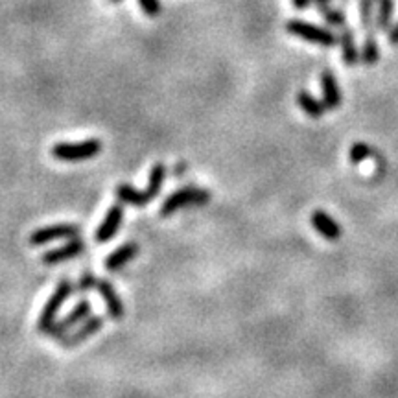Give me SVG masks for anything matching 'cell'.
<instances>
[{
	"instance_id": "6da1fadb",
	"label": "cell",
	"mask_w": 398,
	"mask_h": 398,
	"mask_svg": "<svg viewBox=\"0 0 398 398\" xmlns=\"http://www.w3.org/2000/svg\"><path fill=\"white\" fill-rule=\"evenodd\" d=\"M166 181V166L164 162H157L153 164L150 172V181L146 184L144 190L133 189L131 184H119L116 190H114V196L126 205H131V207H137V209H142L144 205L151 203L157 196L161 194L162 184Z\"/></svg>"
},
{
	"instance_id": "7a4b0ae2",
	"label": "cell",
	"mask_w": 398,
	"mask_h": 398,
	"mask_svg": "<svg viewBox=\"0 0 398 398\" xmlns=\"http://www.w3.org/2000/svg\"><path fill=\"white\" fill-rule=\"evenodd\" d=\"M210 201V192L205 189H198V187H184V189L175 190L173 194L168 196L162 203L159 214L162 218L175 214L178 210L187 209V207H201Z\"/></svg>"
},
{
	"instance_id": "3957f363",
	"label": "cell",
	"mask_w": 398,
	"mask_h": 398,
	"mask_svg": "<svg viewBox=\"0 0 398 398\" xmlns=\"http://www.w3.org/2000/svg\"><path fill=\"white\" fill-rule=\"evenodd\" d=\"M100 151H102V142L98 139L81 140V142H60L52 146V157L65 162L89 161L100 155Z\"/></svg>"
},
{
	"instance_id": "277c9868",
	"label": "cell",
	"mask_w": 398,
	"mask_h": 398,
	"mask_svg": "<svg viewBox=\"0 0 398 398\" xmlns=\"http://www.w3.org/2000/svg\"><path fill=\"white\" fill-rule=\"evenodd\" d=\"M72 290H74V286L72 282L67 279H63L60 284L55 286L54 293L50 295V299L46 301V304L41 310V315H39L37 321V330L39 332H49L50 327L55 323V318H58V313L63 308V304L67 302L70 295H72Z\"/></svg>"
},
{
	"instance_id": "5b68a950",
	"label": "cell",
	"mask_w": 398,
	"mask_h": 398,
	"mask_svg": "<svg viewBox=\"0 0 398 398\" xmlns=\"http://www.w3.org/2000/svg\"><path fill=\"white\" fill-rule=\"evenodd\" d=\"M286 32L290 35H295V37H301L302 41L323 46V49H332L338 43V39L330 30H325V28L310 24V22L295 21V19L286 22Z\"/></svg>"
},
{
	"instance_id": "8992f818",
	"label": "cell",
	"mask_w": 398,
	"mask_h": 398,
	"mask_svg": "<svg viewBox=\"0 0 398 398\" xmlns=\"http://www.w3.org/2000/svg\"><path fill=\"white\" fill-rule=\"evenodd\" d=\"M81 229L72 223H58V225H49L43 229H37L32 232L30 243L32 245H44V243L55 242V240H65V238H78Z\"/></svg>"
},
{
	"instance_id": "52a82bcc",
	"label": "cell",
	"mask_w": 398,
	"mask_h": 398,
	"mask_svg": "<svg viewBox=\"0 0 398 398\" xmlns=\"http://www.w3.org/2000/svg\"><path fill=\"white\" fill-rule=\"evenodd\" d=\"M91 312H92L91 301L78 302V304L74 306V310H72L67 318L61 319V321H55L46 334H50V336L55 339L63 338V336H65L70 329H74L76 325L83 323L85 319L91 318Z\"/></svg>"
},
{
	"instance_id": "ba28073f",
	"label": "cell",
	"mask_w": 398,
	"mask_h": 398,
	"mask_svg": "<svg viewBox=\"0 0 398 398\" xmlns=\"http://www.w3.org/2000/svg\"><path fill=\"white\" fill-rule=\"evenodd\" d=\"M105 323V319L102 315H96V318H89L83 321V325H80L78 329L74 330L72 334H65L63 338H60L58 341L61 343V347H65V349H74L78 345H81L83 341H87L89 338H92L94 334L100 332Z\"/></svg>"
},
{
	"instance_id": "9c48e42d",
	"label": "cell",
	"mask_w": 398,
	"mask_h": 398,
	"mask_svg": "<svg viewBox=\"0 0 398 398\" xmlns=\"http://www.w3.org/2000/svg\"><path fill=\"white\" fill-rule=\"evenodd\" d=\"M122 221H124V207L120 203L113 205L109 212L105 214L103 221L100 223L96 231V242L98 243H107L111 242L114 236H116V232L120 231V227H122Z\"/></svg>"
},
{
	"instance_id": "30bf717a",
	"label": "cell",
	"mask_w": 398,
	"mask_h": 398,
	"mask_svg": "<svg viewBox=\"0 0 398 398\" xmlns=\"http://www.w3.org/2000/svg\"><path fill=\"white\" fill-rule=\"evenodd\" d=\"M83 249H85V243L81 242L80 238H70V242L65 243V245H61L58 249H52L49 253L43 254V264L46 266H55L60 264V262H67L70 259H76V257H80L83 253Z\"/></svg>"
},
{
	"instance_id": "8fae6325",
	"label": "cell",
	"mask_w": 398,
	"mask_h": 398,
	"mask_svg": "<svg viewBox=\"0 0 398 398\" xmlns=\"http://www.w3.org/2000/svg\"><path fill=\"white\" fill-rule=\"evenodd\" d=\"M96 290L98 293H100V297L103 299V302H105V306H107L109 318L114 319V321H119V319L124 318V302H122V299L119 297V293H116V290L113 288V284L107 282V280L98 279Z\"/></svg>"
},
{
	"instance_id": "7c38bea8",
	"label": "cell",
	"mask_w": 398,
	"mask_h": 398,
	"mask_svg": "<svg viewBox=\"0 0 398 398\" xmlns=\"http://www.w3.org/2000/svg\"><path fill=\"white\" fill-rule=\"evenodd\" d=\"M312 227L315 231L329 242H338L341 234H343V229L339 225L338 221L334 220L332 216L327 214L325 210H315L312 214Z\"/></svg>"
},
{
	"instance_id": "4fadbf2b",
	"label": "cell",
	"mask_w": 398,
	"mask_h": 398,
	"mask_svg": "<svg viewBox=\"0 0 398 398\" xmlns=\"http://www.w3.org/2000/svg\"><path fill=\"white\" fill-rule=\"evenodd\" d=\"M321 89H323V103L327 105V109L329 111L338 109L343 102V94H341L336 76L330 70H325L321 74Z\"/></svg>"
},
{
	"instance_id": "5bb4252c",
	"label": "cell",
	"mask_w": 398,
	"mask_h": 398,
	"mask_svg": "<svg viewBox=\"0 0 398 398\" xmlns=\"http://www.w3.org/2000/svg\"><path fill=\"white\" fill-rule=\"evenodd\" d=\"M339 44H341V54H343V61L347 67H356L361 61V54L358 52L356 46V37L352 30L343 26L339 30Z\"/></svg>"
},
{
	"instance_id": "9a60e30c",
	"label": "cell",
	"mask_w": 398,
	"mask_h": 398,
	"mask_svg": "<svg viewBox=\"0 0 398 398\" xmlns=\"http://www.w3.org/2000/svg\"><path fill=\"white\" fill-rule=\"evenodd\" d=\"M137 254H139V243H124L122 248L114 249L113 253L105 259V268H107V271H113V273L114 271H120Z\"/></svg>"
},
{
	"instance_id": "2e32d148",
	"label": "cell",
	"mask_w": 398,
	"mask_h": 398,
	"mask_svg": "<svg viewBox=\"0 0 398 398\" xmlns=\"http://www.w3.org/2000/svg\"><path fill=\"white\" fill-rule=\"evenodd\" d=\"M297 103H299V107L313 120L323 119L327 111H329L323 102L315 100L308 91H299V94H297Z\"/></svg>"
},
{
	"instance_id": "e0dca14e",
	"label": "cell",
	"mask_w": 398,
	"mask_h": 398,
	"mask_svg": "<svg viewBox=\"0 0 398 398\" xmlns=\"http://www.w3.org/2000/svg\"><path fill=\"white\" fill-rule=\"evenodd\" d=\"M377 26L380 32H389L391 30V22H393V0H377Z\"/></svg>"
},
{
	"instance_id": "ac0fdd59",
	"label": "cell",
	"mask_w": 398,
	"mask_h": 398,
	"mask_svg": "<svg viewBox=\"0 0 398 398\" xmlns=\"http://www.w3.org/2000/svg\"><path fill=\"white\" fill-rule=\"evenodd\" d=\"M374 8H377V0H360V15L361 24L365 28V35H374Z\"/></svg>"
},
{
	"instance_id": "d6986e66",
	"label": "cell",
	"mask_w": 398,
	"mask_h": 398,
	"mask_svg": "<svg viewBox=\"0 0 398 398\" xmlns=\"http://www.w3.org/2000/svg\"><path fill=\"white\" fill-rule=\"evenodd\" d=\"M378 60H380V50H378L377 39H374V35H365V43L361 49V63L372 67L377 65Z\"/></svg>"
},
{
	"instance_id": "ffe728a7",
	"label": "cell",
	"mask_w": 398,
	"mask_h": 398,
	"mask_svg": "<svg viewBox=\"0 0 398 398\" xmlns=\"http://www.w3.org/2000/svg\"><path fill=\"white\" fill-rule=\"evenodd\" d=\"M372 155H374V150L369 144H365V142H356V144L350 146L349 159L352 164H360V162L367 161Z\"/></svg>"
},
{
	"instance_id": "44dd1931",
	"label": "cell",
	"mask_w": 398,
	"mask_h": 398,
	"mask_svg": "<svg viewBox=\"0 0 398 398\" xmlns=\"http://www.w3.org/2000/svg\"><path fill=\"white\" fill-rule=\"evenodd\" d=\"M96 284H98L96 275L92 273V271H85L83 277L78 280V284H76L74 290L78 291V293H87V291H91L92 288H96Z\"/></svg>"
},
{
	"instance_id": "7402d4cb",
	"label": "cell",
	"mask_w": 398,
	"mask_h": 398,
	"mask_svg": "<svg viewBox=\"0 0 398 398\" xmlns=\"http://www.w3.org/2000/svg\"><path fill=\"white\" fill-rule=\"evenodd\" d=\"M327 21L330 28H343L345 26V13L341 10H332L330 8L329 11H325L321 15Z\"/></svg>"
},
{
	"instance_id": "603a6c76",
	"label": "cell",
	"mask_w": 398,
	"mask_h": 398,
	"mask_svg": "<svg viewBox=\"0 0 398 398\" xmlns=\"http://www.w3.org/2000/svg\"><path fill=\"white\" fill-rule=\"evenodd\" d=\"M140 10L144 11L146 17H150V19H155V17L161 15V2L159 0H139Z\"/></svg>"
},
{
	"instance_id": "cb8c5ba5",
	"label": "cell",
	"mask_w": 398,
	"mask_h": 398,
	"mask_svg": "<svg viewBox=\"0 0 398 398\" xmlns=\"http://www.w3.org/2000/svg\"><path fill=\"white\" fill-rule=\"evenodd\" d=\"M313 4H315V8H318V11L323 15L325 11L330 10V0H312Z\"/></svg>"
},
{
	"instance_id": "d4e9b609",
	"label": "cell",
	"mask_w": 398,
	"mask_h": 398,
	"mask_svg": "<svg viewBox=\"0 0 398 398\" xmlns=\"http://www.w3.org/2000/svg\"><path fill=\"white\" fill-rule=\"evenodd\" d=\"M310 2H312V0H291V4H293V8H297V10H306Z\"/></svg>"
},
{
	"instance_id": "484cf974",
	"label": "cell",
	"mask_w": 398,
	"mask_h": 398,
	"mask_svg": "<svg viewBox=\"0 0 398 398\" xmlns=\"http://www.w3.org/2000/svg\"><path fill=\"white\" fill-rule=\"evenodd\" d=\"M389 41L391 44H398V24L389 30Z\"/></svg>"
},
{
	"instance_id": "4316f807",
	"label": "cell",
	"mask_w": 398,
	"mask_h": 398,
	"mask_svg": "<svg viewBox=\"0 0 398 398\" xmlns=\"http://www.w3.org/2000/svg\"><path fill=\"white\" fill-rule=\"evenodd\" d=\"M184 170H187V164H184V162H183V164H181V166H179V168L175 166V173H178V175H181V173H183Z\"/></svg>"
},
{
	"instance_id": "83f0119b",
	"label": "cell",
	"mask_w": 398,
	"mask_h": 398,
	"mask_svg": "<svg viewBox=\"0 0 398 398\" xmlns=\"http://www.w3.org/2000/svg\"><path fill=\"white\" fill-rule=\"evenodd\" d=\"M109 4H120V2H122V0H107Z\"/></svg>"
}]
</instances>
